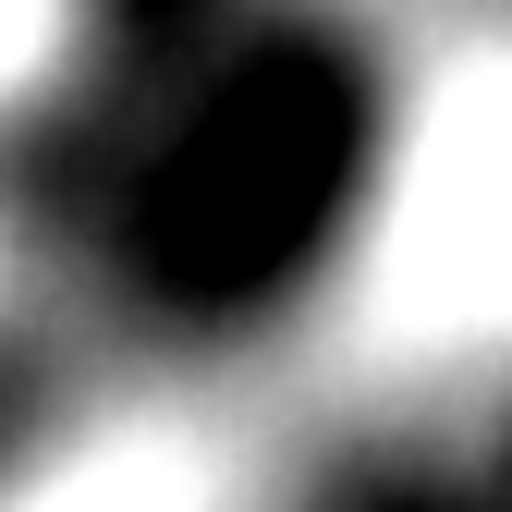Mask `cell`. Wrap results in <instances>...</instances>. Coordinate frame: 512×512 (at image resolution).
Returning <instances> with one entry per match:
<instances>
[{
    "mask_svg": "<svg viewBox=\"0 0 512 512\" xmlns=\"http://www.w3.org/2000/svg\"><path fill=\"white\" fill-rule=\"evenodd\" d=\"M391 293L452 330L512 317V74L452 86L415 135L391 196Z\"/></svg>",
    "mask_w": 512,
    "mask_h": 512,
    "instance_id": "cell-1",
    "label": "cell"
},
{
    "mask_svg": "<svg viewBox=\"0 0 512 512\" xmlns=\"http://www.w3.org/2000/svg\"><path fill=\"white\" fill-rule=\"evenodd\" d=\"M13 512H183V464L171 452H86V464L37 476Z\"/></svg>",
    "mask_w": 512,
    "mask_h": 512,
    "instance_id": "cell-2",
    "label": "cell"
}]
</instances>
